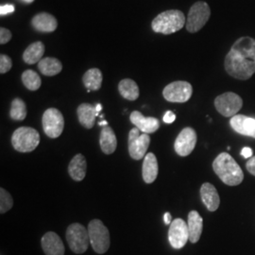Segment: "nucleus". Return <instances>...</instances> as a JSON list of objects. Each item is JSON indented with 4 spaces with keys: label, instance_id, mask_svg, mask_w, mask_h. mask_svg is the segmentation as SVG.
I'll return each instance as SVG.
<instances>
[{
    "label": "nucleus",
    "instance_id": "58836bf2",
    "mask_svg": "<svg viewBox=\"0 0 255 255\" xmlns=\"http://www.w3.org/2000/svg\"><path fill=\"white\" fill-rule=\"evenodd\" d=\"M100 126H102V128L106 127V126H108V123L106 120H102L100 122Z\"/></svg>",
    "mask_w": 255,
    "mask_h": 255
},
{
    "label": "nucleus",
    "instance_id": "6e6552de",
    "mask_svg": "<svg viewBox=\"0 0 255 255\" xmlns=\"http://www.w3.org/2000/svg\"><path fill=\"white\" fill-rule=\"evenodd\" d=\"M243 106L242 99L233 92H227L215 100V107L220 115L225 118H233Z\"/></svg>",
    "mask_w": 255,
    "mask_h": 255
},
{
    "label": "nucleus",
    "instance_id": "e433bc0d",
    "mask_svg": "<svg viewBox=\"0 0 255 255\" xmlns=\"http://www.w3.org/2000/svg\"><path fill=\"white\" fill-rule=\"evenodd\" d=\"M164 221L165 225H170L172 222V217L170 213H165L164 215Z\"/></svg>",
    "mask_w": 255,
    "mask_h": 255
},
{
    "label": "nucleus",
    "instance_id": "c756f323",
    "mask_svg": "<svg viewBox=\"0 0 255 255\" xmlns=\"http://www.w3.org/2000/svg\"><path fill=\"white\" fill-rule=\"evenodd\" d=\"M13 205V200L9 192L4 188L0 189V213L4 214L11 209Z\"/></svg>",
    "mask_w": 255,
    "mask_h": 255
},
{
    "label": "nucleus",
    "instance_id": "4468645a",
    "mask_svg": "<svg viewBox=\"0 0 255 255\" xmlns=\"http://www.w3.org/2000/svg\"><path fill=\"white\" fill-rule=\"evenodd\" d=\"M230 125L235 131L241 135L255 138V119L243 115H237L230 121Z\"/></svg>",
    "mask_w": 255,
    "mask_h": 255
},
{
    "label": "nucleus",
    "instance_id": "20e7f679",
    "mask_svg": "<svg viewBox=\"0 0 255 255\" xmlns=\"http://www.w3.org/2000/svg\"><path fill=\"white\" fill-rule=\"evenodd\" d=\"M40 143V134L36 129L29 127L18 128L11 136V145L19 152H31Z\"/></svg>",
    "mask_w": 255,
    "mask_h": 255
},
{
    "label": "nucleus",
    "instance_id": "f03ea898",
    "mask_svg": "<svg viewBox=\"0 0 255 255\" xmlns=\"http://www.w3.org/2000/svg\"><path fill=\"white\" fill-rule=\"evenodd\" d=\"M213 169L219 179L230 186L239 185L244 180V173L241 167L227 152L220 153L215 159Z\"/></svg>",
    "mask_w": 255,
    "mask_h": 255
},
{
    "label": "nucleus",
    "instance_id": "f704fd0d",
    "mask_svg": "<svg viewBox=\"0 0 255 255\" xmlns=\"http://www.w3.org/2000/svg\"><path fill=\"white\" fill-rule=\"evenodd\" d=\"M175 119H176V115L174 114L173 112H171V111H167V112L164 114V118H163L164 123H166V124H171V123H173L174 121H175Z\"/></svg>",
    "mask_w": 255,
    "mask_h": 255
},
{
    "label": "nucleus",
    "instance_id": "a211bd4d",
    "mask_svg": "<svg viewBox=\"0 0 255 255\" xmlns=\"http://www.w3.org/2000/svg\"><path fill=\"white\" fill-rule=\"evenodd\" d=\"M31 25L37 31L53 32L58 27V22L52 14L47 12H41L32 18Z\"/></svg>",
    "mask_w": 255,
    "mask_h": 255
},
{
    "label": "nucleus",
    "instance_id": "393cba45",
    "mask_svg": "<svg viewBox=\"0 0 255 255\" xmlns=\"http://www.w3.org/2000/svg\"><path fill=\"white\" fill-rule=\"evenodd\" d=\"M103 81V76L99 68H91L86 71L82 77V82L87 90L98 91L100 90Z\"/></svg>",
    "mask_w": 255,
    "mask_h": 255
},
{
    "label": "nucleus",
    "instance_id": "9d476101",
    "mask_svg": "<svg viewBox=\"0 0 255 255\" xmlns=\"http://www.w3.org/2000/svg\"><path fill=\"white\" fill-rule=\"evenodd\" d=\"M150 143L148 134H140V129L133 128L128 133V153L133 160H141L147 151Z\"/></svg>",
    "mask_w": 255,
    "mask_h": 255
},
{
    "label": "nucleus",
    "instance_id": "4c0bfd02",
    "mask_svg": "<svg viewBox=\"0 0 255 255\" xmlns=\"http://www.w3.org/2000/svg\"><path fill=\"white\" fill-rule=\"evenodd\" d=\"M101 110H102V105L101 104H97L96 105V111H97V117L100 115V112H101Z\"/></svg>",
    "mask_w": 255,
    "mask_h": 255
},
{
    "label": "nucleus",
    "instance_id": "ea45409f",
    "mask_svg": "<svg viewBox=\"0 0 255 255\" xmlns=\"http://www.w3.org/2000/svg\"><path fill=\"white\" fill-rule=\"evenodd\" d=\"M22 1H24L25 3H32L34 0H22Z\"/></svg>",
    "mask_w": 255,
    "mask_h": 255
},
{
    "label": "nucleus",
    "instance_id": "f8f14e48",
    "mask_svg": "<svg viewBox=\"0 0 255 255\" xmlns=\"http://www.w3.org/2000/svg\"><path fill=\"white\" fill-rule=\"evenodd\" d=\"M189 239L188 226L182 219H176L170 224L168 230V240L174 249H182Z\"/></svg>",
    "mask_w": 255,
    "mask_h": 255
},
{
    "label": "nucleus",
    "instance_id": "6ab92c4d",
    "mask_svg": "<svg viewBox=\"0 0 255 255\" xmlns=\"http://www.w3.org/2000/svg\"><path fill=\"white\" fill-rule=\"evenodd\" d=\"M100 144L102 152L105 154H113L118 146V140L115 131L109 126L102 128L100 137Z\"/></svg>",
    "mask_w": 255,
    "mask_h": 255
},
{
    "label": "nucleus",
    "instance_id": "cd10ccee",
    "mask_svg": "<svg viewBox=\"0 0 255 255\" xmlns=\"http://www.w3.org/2000/svg\"><path fill=\"white\" fill-rule=\"evenodd\" d=\"M9 117L12 120L22 121L27 117V106L26 103L21 99H14L11 101Z\"/></svg>",
    "mask_w": 255,
    "mask_h": 255
},
{
    "label": "nucleus",
    "instance_id": "0eeeda50",
    "mask_svg": "<svg viewBox=\"0 0 255 255\" xmlns=\"http://www.w3.org/2000/svg\"><path fill=\"white\" fill-rule=\"evenodd\" d=\"M210 16L211 9L209 5L204 1L196 2L189 9L186 19V29L190 33L198 32L205 26Z\"/></svg>",
    "mask_w": 255,
    "mask_h": 255
},
{
    "label": "nucleus",
    "instance_id": "4be33fe9",
    "mask_svg": "<svg viewBox=\"0 0 255 255\" xmlns=\"http://www.w3.org/2000/svg\"><path fill=\"white\" fill-rule=\"evenodd\" d=\"M77 114L82 126L86 128H92L94 127L97 118L96 106H93L89 103H82L78 107Z\"/></svg>",
    "mask_w": 255,
    "mask_h": 255
},
{
    "label": "nucleus",
    "instance_id": "aec40b11",
    "mask_svg": "<svg viewBox=\"0 0 255 255\" xmlns=\"http://www.w3.org/2000/svg\"><path fill=\"white\" fill-rule=\"evenodd\" d=\"M187 226L189 231V240L195 244L200 240L203 228V219L197 211H191L189 213Z\"/></svg>",
    "mask_w": 255,
    "mask_h": 255
},
{
    "label": "nucleus",
    "instance_id": "72a5a7b5",
    "mask_svg": "<svg viewBox=\"0 0 255 255\" xmlns=\"http://www.w3.org/2000/svg\"><path fill=\"white\" fill-rule=\"evenodd\" d=\"M14 11V6L13 5H10V4H7V5H3L0 7V14L3 16V15H6V14H9Z\"/></svg>",
    "mask_w": 255,
    "mask_h": 255
},
{
    "label": "nucleus",
    "instance_id": "39448f33",
    "mask_svg": "<svg viewBox=\"0 0 255 255\" xmlns=\"http://www.w3.org/2000/svg\"><path fill=\"white\" fill-rule=\"evenodd\" d=\"M88 234L93 250L99 255L107 253L111 243L110 233L102 221L100 219L91 220L88 225Z\"/></svg>",
    "mask_w": 255,
    "mask_h": 255
},
{
    "label": "nucleus",
    "instance_id": "f257e3e1",
    "mask_svg": "<svg viewBox=\"0 0 255 255\" xmlns=\"http://www.w3.org/2000/svg\"><path fill=\"white\" fill-rule=\"evenodd\" d=\"M226 72L233 78L247 81L255 73V39L244 36L233 45L225 57Z\"/></svg>",
    "mask_w": 255,
    "mask_h": 255
},
{
    "label": "nucleus",
    "instance_id": "2f4dec72",
    "mask_svg": "<svg viewBox=\"0 0 255 255\" xmlns=\"http://www.w3.org/2000/svg\"><path fill=\"white\" fill-rule=\"evenodd\" d=\"M11 39V32L5 27L0 28V44L5 45Z\"/></svg>",
    "mask_w": 255,
    "mask_h": 255
},
{
    "label": "nucleus",
    "instance_id": "a878e982",
    "mask_svg": "<svg viewBox=\"0 0 255 255\" xmlns=\"http://www.w3.org/2000/svg\"><path fill=\"white\" fill-rule=\"evenodd\" d=\"M45 53V46L42 42H35L27 46L23 54V60L27 64L39 63Z\"/></svg>",
    "mask_w": 255,
    "mask_h": 255
},
{
    "label": "nucleus",
    "instance_id": "f3484780",
    "mask_svg": "<svg viewBox=\"0 0 255 255\" xmlns=\"http://www.w3.org/2000/svg\"><path fill=\"white\" fill-rule=\"evenodd\" d=\"M201 201L210 212H215L219 209L220 204L219 193L216 187L209 182H205L201 185Z\"/></svg>",
    "mask_w": 255,
    "mask_h": 255
},
{
    "label": "nucleus",
    "instance_id": "ddd939ff",
    "mask_svg": "<svg viewBox=\"0 0 255 255\" xmlns=\"http://www.w3.org/2000/svg\"><path fill=\"white\" fill-rule=\"evenodd\" d=\"M197 144V133L192 128H184L176 138L174 148L177 154L185 157L191 154Z\"/></svg>",
    "mask_w": 255,
    "mask_h": 255
},
{
    "label": "nucleus",
    "instance_id": "c9c22d12",
    "mask_svg": "<svg viewBox=\"0 0 255 255\" xmlns=\"http://www.w3.org/2000/svg\"><path fill=\"white\" fill-rule=\"evenodd\" d=\"M241 155L244 157V158H252L253 157V149L251 147H243L242 150H241Z\"/></svg>",
    "mask_w": 255,
    "mask_h": 255
},
{
    "label": "nucleus",
    "instance_id": "5701e85b",
    "mask_svg": "<svg viewBox=\"0 0 255 255\" xmlns=\"http://www.w3.org/2000/svg\"><path fill=\"white\" fill-rule=\"evenodd\" d=\"M158 171L159 167L156 156L153 153H147L145 156V160L142 167L143 180L146 183H152L157 179Z\"/></svg>",
    "mask_w": 255,
    "mask_h": 255
},
{
    "label": "nucleus",
    "instance_id": "9b49d317",
    "mask_svg": "<svg viewBox=\"0 0 255 255\" xmlns=\"http://www.w3.org/2000/svg\"><path fill=\"white\" fill-rule=\"evenodd\" d=\"M193 94V87L189 82H171L164 87L163 96L164 100L169 102L184 103L191 99Z\"/></svg>",
    "mask_w": 255,
    "mask_h": 255
},
{
    "label": "nucleus",
    "instance_id": "423d86ee",
    "mask_svg": "<svg viewBox=\"0 0 255 255\" xmlns=\"http://www.w3.org/2000/svg\"><path fill=\"white\" fill-rule=\"evenodd\" d=\"M66 240L70 250L76 255L84 254L90 244L88 229L80 223H73L66 230Z\"/></svg>",
    "mask_w": 255,
    "mask_h": 255
},
{
    "label": "nucleus",
    "instance_id": "473e14b6",
    "mask_svg": "<svg viewBox=\"0 0 255 255\" xmlns=\"http://www.w3.org/2000/svg\"><path fill=\"white\" fill-rule=\"evenodd\" d=\"M247 170L255 176V156H253L252 158H250L246 163Z\"/></svg>",
    "mask_w": 255,
    "mask_h": 255
},
{
    "label": "nucleus",
    "instance_id": "7c9ffc66",
    "mask_svg": "<svg viewBox=\"0 0 255 255\" xmlns=\"http://www.w3.org/2000/svg\"><path fill=\"white\" fill-rule=\"evenodd\" d=\"M12 66L11 59L5 54L0 55V73L5 74L9 72Z\"/></svg>",
    "mask_w": 255,
    "mask_h": 255
},
{
    "label": "nucleus",
    "instance_id": "412c9836",
    "mask_svg": "<svg viewBox=\"0 0 255 255\" xmlns=\"http://www.w3.org/2000/svg\"><path fill=\"white\" fill-rule=\"evenodd\" d=\"M86 170L87 163L85 157L82 154L74 156L68 166V173L70 177L76 182H81L86 175Z\"/></svg>",
    "mask_w": 255,
    "mask_h": 255
},
{
    "label": "nucleus",
    "instance_id": "1a4fd4ad",
    "mask_svg": "<svg viewBox=\"0 0 255 255\" xmlns=\"http://www.w3.org/2000/svg\"><path fill=\"white\" fill-rule=\"evenodd\" d=\"M42 124L44 131L47 136L49 138H57L62 134L64 130V117L59 110L49 108L43 115Z\"/></svg>",
    "mask_w": 255,
    "mask_h": 255
},
{
    "label": "nucleus",
    "instance_id": "b1692460",
    "mask_svg": "<svg viewBox=\"0 0 255 255\" xmlns=\"http://www.w3.org/2000/svg\"><path fill=\"white\" fill-rule=\"evenodd\" d=\"M38 69L43 75L47 77H52L55 75H58L62 71L63 64L56 58L47 57L42 59L38 63Z\"/></svg>",
    "mask_w": 255,
    "mask_h": 255
},
{
    "label": "nucleus",
    "instance_id": "2eb2a0df",
    "mask_svg": "<svg viewBox=\"0 0 255 255\" xmlns=\"http://www.w3.org/2000/svg\"><path fill=\"white\" fill-rule=\"evenodd\" d=\"M41 245L46 255H64V243L61 237L53 232H48L42 237Z\"/></svg>",
    "mask_w": 255,
    "mask_h": 255
},
{
    "label": "nucleus",
    "instance_id": "c85d7f7f",
    "mask_svg": "<svg viewBox=\"0 0 255 255\" xmlns=\"http://www.w3.org/2000/svg\"><path fill=\"white\" fill-rule=\"evenodd\" d=\"M22 82L25 87L30 91H36L41 87V78L38 74L33 70H26L22 74Z\"/></svg>",
    "mask_w": 255,
    "mask_h": 255
},
{
    "label": "nucleus",
    "instance_id": "bb28decb",
    "mask_svg": "<svg viewBox=\"0 0 255 255\" xmlns=\"http://www.w3.org/2000/svg\"><path fill=\"white\" fill-rule=\"evenodd\" d=\"M119 91L125 100L130 101H136L140 94L136 82L130 79H125L119 82Z\"/></svg>",
    "mask_w": 255,
    "mask_h": 255
},
{
    "label": "nucleus",
    "instance_id": "7ed1b4c3",
    "mask_svg": "<svg viewBox=\"0 0 255 255\" xmlns=\"http://www.w3.org/2000/svg\"><path fill=\"white\" fill-rule=\"evenodd\" d=\"M185 16L179 9H169L158 14L152 21L151 27L155 32L165 35L181 30L185 25Z\"/></svg>",
    "mask_w": 255,
    "mask_h": 255
},
{
    "label": "nucleus",
    "instance_id": "dca6fc26",
    "mask_svg": "<svg viewBox=\"0 0 255 255\" xmlns=\"http://www.w3.org/2000/svg\"><path fill=\"white\" fill-rule=\"evenodd\" d=\"M130 122L144 133L149 134L158 130L160 128V121L155 118H145L140 112L133 111L130 114Z\"/></svg>",
    "mask_w": 255,
    "mask_h": 255
}]
</instances>
